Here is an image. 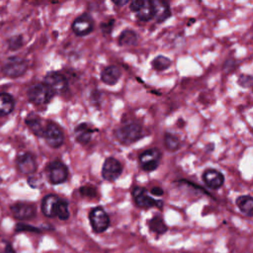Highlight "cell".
<instances>
[{
  "instance_id": "obj_27",
  "label": "cell",
  "mask_w": 253,
  "mask_h": 253,
  "mask_svg": "<svg viewBox=\"0 0 253 253\" xmlns=\"http://www.w3.org/2000/svg\"><path fill=\"white\" fill-rule=\"evenodd\" d=\"M164 143L168 150L175 151L180 148V140L172 133H166L164 137Z\"/></svg>"
},
{
  "instance_id": "obj_2",
  "label": "cell",
  "mask_w": 253,
  "mask_h": 253,
  "mask_svg": "<svg viewBox=\"0 0 253 253\" xmlns=\"http://www.w3.org/2000/svg\"><path fill=\"white\" fill-rule=\"evenodd\" d=\"M53 95L54 92L45 83L35 84L28 90L29 100L36 105L47 104Z\"/></svg>"
},
{
  "instance_id": "obj_5",
  "label": "cell",
  "mask_w": 253,
  "mask_h": 253,
  "mask_svg": "<svg viewBox=\"0 0 253 253\" xmlns=\"http://www.w3.org/2000/svg\"><path fill=\"white\" fill-rule=\"evenodd\" d=\"M43 137L45 142L52 148H57L61 146L64 140V135L61 128L53 122L46 124Z\"/></svg>"
},
{
  "instance_id": "obj_12",
  "label": "cell",
  "mask_w": 253,
  "mask_h": 253,
  "mask_svg": "<svg viewBox=\"0 0 253 253\" xmlns=\"http://www.w3.org/2000/svg\"><path fill=\"white\" fill-rule=\"evenodd\" d=\"M93 29H94L93 20L87 14L81 15L80 17L75 19V21L72 24L73 32L75 33V35L80 37L90 34L93 31Z\"/></svg>"
},
{
  "instance_id": "obj_28",
  "label": "cell",
  "mask_w": 253,
  "mask_h": 253,
  "mask_svg": "<svg viewBox=\"0 0 253 253\" xmlns=\"http://www.w3.org/2000/svg\"><path fill=\"white\" fill-rule=\"evenodd\" d=\"M80 193L82 196L88 197V198H94L97 195L96 188L93 185H86V186L81 187Z\"/></svg>"
},
{
  "instance_id": "obj_23",
  "label": "cell",
  "mask_w": 253,
  "mask_h": 253,
  "mask_svg": "<svg viewBox=\"0 0 253 253\" xmlns=\"http://www.w3.org/2000/svg\"><path fill=\"white\" fill-rule=\"evenodd\" d=\"M149 227L152 231H154L158 234H162L167 230L166 224L164 223L163 219L159 215H155L154 217H152L149 220Z\"/></svg>"
},
{
  "instance_id": "obj_14",
  "label": "cell",
  "mask_w": 253,
  "mask_h": 253,
  "mask_svg": "<svg viewBox=\"0 0 253 253\" xmlns=\"http://www.w3.org/2000/svg\"><path fill=\"white\" fill-rule=\"evenodd\" d=\"M17 166L21 173L26 174V175L33 174L37 169L36 159H35L34 155L29 152L23 153L18 156Z\"/></svg>"
},
{
  "instance_id": "obj_22",
  "label": "cell",
  "mask_w": 253,
  "mask_h": 253,
  "mask_svg": "<svg viewBox=\"0 0 253 253\" xmlns=\"http://www.w3.org/2000/svg\"><path fill=\"white\" fill-rule=\"evenodd\" d=\"M239 210L246 215L253 216V198L250 196H240L236 200Z\"/></svg>"
},
{
  "instance_id": "obj_15",
  "label": "cell",
  "mask_w": 253,
  "mask_h": 253,
  "mask_svg": "<svg viewBox=\"0 0 253 253\" xmlns=\"http://www.w3.org/2000/svg\"><path fill=\"white\" fill-rule=\"evenodd\" d=\"M205 184L211 189H219L224 182L223 175L215 169H208L203 174Z\"/></svg>"
},
{
  "instance_id": "obj_9",
  "label": "cell",
  "mask_w": 253,
  "mask_h": 253,
  "mask_svg": "<svg viewBox=\"0 0 253 253\" xmlns=\"http://www.w3.org/2000/svg\"><path fill=\"white\" fill-rule=\"evenodd\" d=\"M129 8L140 21H148L153 18V8L150 0H130Z\"/></svg>"
},
{
  "instance_id": "obj_33",
  "label": "cell",
  "mask_w": 253,
  "mask_h": 253,
  "mask_svg": "<svg viewBox=\"0 0 253 253\" xmlns=\"http://www.w3.org/2000/svg\"><path fill=\"white\" fill-rule=\"evenodd\" d=\"M0 253H15V251L13 250V248L10 245H7L5 250L3 252H0Z\"/></svg>"
},
{
  "instance_id": "obj_1",
  "label": "cell",
  "mask_w": 253,
  "mask_h": 253,
  "mask_svg": "<svg viewBox=\"0 0 253 253\" xmlns=\"http://www.w3.org/2000/svg\"><path fill=\"white\" fill-rule=\"evenodd\" d=\"M116 137L124 144L132 143L140 139L143 135L142 127L134 123H130L120 126L115 131Z\"/></svg>"
},
{
  "instance_id": "obj_13",
  "label": "cell",
  "mask_w": 253,
  "mask_h": 253,
  "mask_svg": "<svg viewBox=\"0 0 253 253\" xmlns=\"http://www.w3.org/2000/svg\"><path fill=\"white\" fill-rule=\"evenodd\" d=\"M11 212L15 218L20 220H26L31 219L35 216L36 210L33 207V205L20 202L11 206Z\"/></svg>"
},
{
  "instance_id": "obj_24",
  "label": "cell",
  "mask_w": 253,
  "mask_h": 253,
  "mask_svg": "<svg viewBox=\"0 0 253 253\" xmlns=\"http://www.w3.org/2000/svg\"><path fill=\"white\" fill-rule=\"evenodd\" d=\"M119 42L121 45H132L136 42V35L131 30H126L124 31L120 38Z\"/></svg>"
},
{
  "instance_id": "obj_3",
  "label": "cell",
  "mask_w": 253,
  "mask_h": 253,
  "mask_svg": "<svg viewBox=\"0 0 253 253\" xmlns=\"http://www.w3.org/2000/svg\"><path fill=\"white\" fill-rule=\"evenodd\" d=\"M46 174L51 184H61L67 180L68 169L59 160H53L46 168Z\"/></svg>"
},
{
  "instance_id": "obj_31",
  "label": "cell",
  "mask_w": 253,
  "mask_h": 253,
  "mask_svg": "<svg viewBox=\"0 0 253 253\" xmlns=\"http://www.w3.org/2000/svg\"><path fill=\"white\" fill-rule=\"evenodd\" d=\"M150 192H151L152 195H155V196H161V195H163V190H162L161 188H159V187H154V188H152Z\"/></svg>"
},
{
  "instance_id": "obj_11",
  "label": "cell",
  "mask_w": 253,
  "mask_h": 253,
  "mask_svg": "<svg viewBox=\"0 0 253 253\" xmlns=\"http://www.w3.org/2000/svg\"><path fill=\"white\" fill-rule=\"evenodd\" d=\"M43 83H45L54 92V94L62 93L67 88V81L65 77L55 71L48 72L43 78Z\"/></svg>"
},
{
  "instance_id": "obj_18",
  "label": "cell",
  "mask_w": 253,
  "mask_h": 253,
  "mask_svg": "<svg viewBox=\"0 0 253 253\" xmlns=\"http://www.w3.org/2000/svg\"><path fill=\"white\" fill-rule=\"evenodd\" d=\"M94 129L92 128V126L87 124V123H82L80 125H78L75 127L74 130V134L76 137V140L81 143V144H87L90 142L92 134H93Z\"/></svg>"
},
{
  "instance_id": "obj_7",
  "label": "cell",
  "mask_w": 253,
  "mask_h": 253,
  "mask_svg": "<svg viewBox=\"0 0 253 253\" xmlns=\"http://www.w3.org/2000/svg\"><path fill=\"white\" fill-rule=\"evenodd\" d=\"M132 197L136 206H138L139 208H143V209H148L152 207L161 208L163 206L162 201L154 200L147 194V191L141 187H135L132 190Z\"/></svg>"
},
{
  "instance_id": "obj_17",
  "label": "cell",
  "mask_w": 253,
  "mask_h": 253,
  "mask_svg": "<svg viewBox=\"0 0 253 253\" xmlns=\"http://www.w3.org/2000/svg\"><path fill=\"white\" fill-rule=\"evenodd\" d=\"M26 124L30 129L40 137H43L46 125H43V121L37 114H30L26 118Z\"/></svg>"
},
{
  "instance_id": "obj_10",
  "label": "cell",
  "mask_w": 253,
  "mask_h": 253,
  "mask_svg": "<svg viewBox=\"0 0 253 253\" xmlns=\"http://www.w3.org/2000/svg\"><path fill=\"white\" fill-rule=\"evenodd\" d=\"M123 168L119 160L113 157H109L105 160L102 168V176L105 180L115 181L122 174Z\"/></svg>"
},
{
  "instance_id": "obj_26",
  "label": "cell",
  "mask_w": 253,
  "mask_h": 253,
  "mask_svg": "<svg viewBox=\"0 0 253 253\" xmlns=\"http://www.w3.org/2000/svg\"><path fill=\"white\" fill-rule=\"evenodd\" d=\"M171 65V60L163 55H158L152 60V67L158 71L167 69Z\"/></svg>"
},
{
  "instance_id": "obj_8",
  "label": "cell",
  "mask_w": 253,
  "mask_h": 253,
  "mask_svg": "<svg viewBox=\"0 0 253 253\" xmlns=\"http://www.w3.org/2000/svg\"><path fill=\"white\" fill-rule=\"evenodd\" d=\"M161 152L156 148H151L143 151L139 156V163L144 171L151 172L158 167Z\"/></svg>"
},
{
  "instance_id": "obj_20",
  "label": "cell",
  "mask_w": 253,
  "mask_h": 253,
  "mask_svg": "<svg viewBox=\"0 0 253 253\" xmlns=\"http://www.w3.org/2000/svg\"><path fill=\"white\" fill-rule=\"evenodd\" d=\"M121 76V71L116 66H108L101 73V79L105 84L115 85Z\"/></svg>"
},
{
  "instance_id": "obj_4",
  "label": "cell",
  "mask_w": 253,
  "mask_h": 253,
  "mask_svg": "<svg viewBox=\"0 0 253 253\" xmlns=\"http://www.w3.org/2000/svg\"><path fill=\"white\" fill-rule=\"evenodd\" d=\"M89 219L92 225V228L95 232L101 233L105 231L110 225V218L106 211L101 208H94L89 213Z\"/></svg>"
},
{
  "instance_id": "obj_32",
  "label": "cell",
  "mask_w": 253,
  "mask_h": 253,
  "mask_svg": "<svg viewBox=\"0 0 253 253\" xmlns=\"http://www.w3.org/2000/svg\"><path fill=\"white\" fill-rule=\"evenodd\" d=\"M116 5H118V6H124V5H126L129 0H112Z\"/></svg>"
},
{
  "instance_id": "obj_21",
  "label": "cell",
  "mask_w": 253,
  "mask_h": 253,
  "mask_svg": "<svg viewBox=\"0 0 253 253\" xmlns=\"http://www.w3.org/2000/svg\"><path fill=\"white\" fill-rule=\"evenodd\" d=\"M14 99L8 93H0V117L9 115L14 110Z\"/></svg>"
},
{
  "instance_id": "obj_16",
  "label": "cell",
  "mask_w": 253,
  "mask_h": 253,
  "mask_svg": "<svg viewBox=\"0 0 253 253\" xmlns=\"http://www.w3.org/2000/svg\"><path fill=\"white\" fill-rule=\"evenodd\" d=\"M153 8V18L160 23L170 17V8L165 0H150Z\"/></svg>"
},
{
  "instance_id": "obj_30",
  "label": "cell",
  "mask_w": 253,
  "mask_h": 253,
  "mask_svg": "<svg viewBox=\"0 0 253 253\" xmlns=\"http://www.w3.org/2000/svg\"><path fill=\"white\" fill-rule=\"evenodd\" d=\"M22 45V38L21 37H17V38H13L10 40V48L11 49H16L19 48Z\"/></svg>"
},
{
  "instance_id": "obj_19",
  "label": "cell",
  "mask_w": 253,
  "mask_h": 253,
  "mask_svg": "<svg viewBox=\"0 0 253 253\" xmlns=\"http://www.w3.org/2000/svg\"><path fill=\"white\" fill-rule=\"evenodd\" d=\"M59 199L55 195H46L42 201V211L47 217L55 215V209Z\"/></svg>"
},
{
  "instance_id": "obj_6",
  "label": "cell",
  "mask_w": 253,
  "mask_h": 253,
  "mask_svg": "<svg viewBox=\"0 0 253 253\" xmlns=\"http://www.w3.org/2000/svg\"><path fill=\"white\" fill-rule=\"evenodd\" d=\"M28 63L21 57H10L3 65V72L9 77H19L27 70Z\"/></svg>"
},
{
  "instance_id": "obj_25",
  "label": "cell",
  "mask_w": 253,
  "mask_h": 253,
  "mask_svg": "<svg viewBox=\"0 0 253 253\" xmlns=\"http://www.w3.org/2000/svg\"><path fill=\"white\" fill-rule=\"evenodd\" d=\"M55 215L61 219V220H66L69 217V210H68V204L63 201L59 200L55 209Z\"/></svg>"
},
{
  "instance_id": "obj_29",
  "label": "cell",
  "mask_w": 253,
  "mask_h": 253,
  "mask_svg": "<svg viewBox=\"0 0 253 253\" xmlns=\"http://www.w3.org/2000/svg\"><path fill=\"white\" fill-rule=\"evenodd\" d=\"M33 231V232H41V230L37 227H33L31 225H27V224H23V223H18L16 225V231Z\"/></svg>"
}]
</instances>
